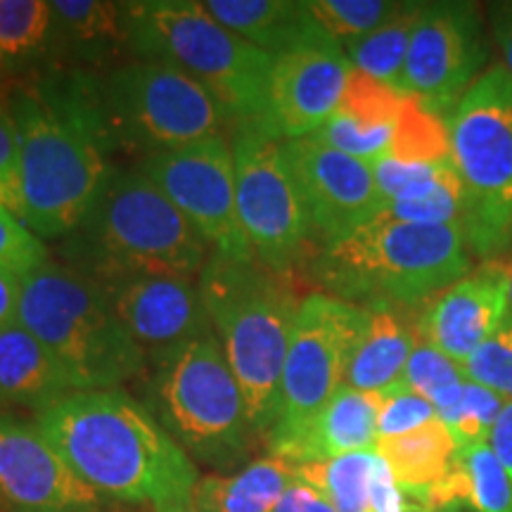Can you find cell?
Returning a JSON list of instances; mask_svg holds the SVG:
<instances>
[{
	"instance_id": "obj_1",
	"label": "cell",
	"mask_w": 512,
	"mask_h": 512,
	"mask_svg": "<svg viewBox=\"0 0 512 512\" xmlns=\"http://www.w3.org/2000/svg\"><path fill=\"white\" fill-rule=\"evenodd\" d=\"M19 128L17 219L38 238H67L114 171L98 76L64 67L12 86Z\"/></svg>"
},
{
	"instance_id": "obj_2",
	"label": "cell",
	"mask_w": 512,
	"mask_h": 512,
	"mask_svg": "<svg viewBox=\"0 0 512 512\" xmlns=\"http://www.w3.org/2000/svg\"><path fill=\"white\" fill-rule=\"evenodd\" d=\"M36 425L95 494L159 505L192 498L200 475L150 408L121 389L72 392Z\"/></svg>"
},
{
	"instance_id": "obj_3",
	"label": "cell",
	"mask_w": 512,
	"mask_h": 512,
	"mask_svg": "<svg viewBox=\"0 0 512 512\" xmlns=\"http://www.w3.org/2000/svg\"><path fill=\"white\" fill-rule=\"evenodd\" d=\"M67 268L93 283L128 275L190 278L207 245L143 171L114 169L81 226L62 242Z\"/></svg>"
},
{
	"instance_id": "obj_4",
	"label": "cell",
	"mask_w": 512,
	"mask_h": 512,
	"mask_svg": "<svg viewBox=\"0 0 512 512\" xmlns=\"http://www.w3.org/2000/svg\"><path fill=\"white\" fill-rule=\"evenodd\" d=\"M197 287L247 401L254 432L268 434L278 420L287 347L302 302L285 275L268 271L256 259L214 254Z\"/></svg>"
},
{
	"instance_id": "obj_5",
	"label": "cell",
	"mask_w": 512,
	"mask_h": 512,
	"mask_svg": "<svg viewBox=\"0 0 512 512\" xmlns=\"http://www.w3.org/2000/svg\"><path fill=\"white\" fill-rule=\"evenodd\" d=\"M470 273L465 233L377 214L323 247L313 278L337 299L366 306H413Z\"/></svg>"
},
{
	"instance_id": "obj_6",
	"label": "cell",
	"mask_w": 512,
	"mask_h": 512,
	"mask_svg": "<svg viewBox=\"0 0 512 512\" xmlns=\"http://www.w3.org/2000/svg\"><path fill=\"white\" fill-rule=\"evenodd\" d=\"M121 19L128 53L192 76L233 124L264 126L273 55L216 22L197 0L121 3Z\"/></svg>"
},
{
	"instance_id": "obj_7",
	"label": "cell",
	"mask_w": 512,
	"mask_h": 512,
	"mask_svg": "<svg viewBox=\"0 0 512 512\" xmlns=\"http://www.w3.org/2000/svg\"><path fill=\"white\" fill-rule=\"evenodd\" d=\"M17 323L60 361L76 392L119 389L145 368V351L100 285L53 259L22 278Z\"/></svg>"
},
{
	"instance_id": "obj_8",
	"label": "cell",
	"mask_w": 512,
	"mask_h": 512,
	"mask_svg": "<svg viewBox=\"0 0 512 512\" xmlns=\"http://www.w3.org/2000/svg\"><path fill=\"white\" fill-rule=\"evenodd\" d=\"M150 361L155 418L178 446L214 467L245 460L256 432L219 337H195Z\"/></svg>"
},
{
	"instance_id": "obj_9",
	"label": "cell",
	"mask_w": 512,
	"mask_h": 512,
	"mask_svg": "<svg viewBox=\"0 0 512 512\" xmlns=\"http://www.w3.org/2000/svg\"><path fill=\"white\" fill-rule=\"evenodd\" d=\"M114 150L157 155L221 136L228 117L202 83L162 62H126L98 76Z\"/></svg>"
},
{
	"instance_id": "obj_10",
	"label": "cell",
	"mask_w": 512,
	"mask_h": 512,
	"mask_svg": "<svg viewBox=\"0 0 512 512\" xmlns=\"http://www.w3.org/2000/svg\"><path fill=\"white\" fill-rule=\"evenodd\" d=\"M451 162L472 202L467 247L482 254L512 240V76L489 67L448 117Z\"/></svg>"
},
{
	"instance_id": "obj_11",
	"label": "cell",
	"mask_w": 512,
	"mask_h": 512,
	"mask_svg": "<svg viewBox=\"0 0 512 512\" xmlns=\"http://www.w3.org/2000/svg\"><path fill=\"white\" fill-rule=\"evenodd\" d=\"M238 219L254 259L273 273H287L304 254L313 228L302 190L287 162L283 140L259 124H235Z\"/></svg>"
},
{
	"instance_id": "obj_12",
	"label": "cell",
	"mask_w": 512,
	"mask_h": 512,
	"mask_svg": "<svg viewBox=\"0 0 512 512\" xmlns=\"http://www.w3.org/2000/svg\"><path fill=\"white\" fill-rule=\"evenodd\" d=\"M366 320V306L330 294H311L304 299L287 347L278 420L273 427L299 425L335 396L344 384Z\"/></svg>"
},
{
	"instance_id": "obj_13",
	"label": "cell",
	"mask_w": 512,
	"mask_h": 512,
	"mask_svg": "<svg viewBox=\"0 0 512 512\" xmlns=\"http://www.w3.org/2000/svg\"><path fill=\"white\" fill-rule=\"evenodd\" d=\"M140 171L169 197L216 256L254 259L240 228L235 159L226 138L211 136L157 152L143 159Z\"/></svg>"
},
{
	"instance_id": "obj_14",
	"label": "cell",
	"mask_w": 512,
	"mask_h": 512,
	"mask_svg": "<svg viewBox=\"0 0 512 512\" xmlns=\"http://www.w3.org/2000/svg\"><path fill=\"white\" fill-rule=\"evenodd\" d=\"M486 50L477 12L467 3L422 5L415 22L399 93L434 114L456 107L477 79Z\"/></svg>"
},
{
	"instance_id": "obj_15",
	"label": "cell",
	"mask_w": 512,
	"mask_h": 512,
	"mask_svg": "<svg viewBox=\"0 0 512 512\" xmlns=\"http://www.w3.org/2000/svg\"><path fill=\"white\" fill-rule=\"evenodd\" d=\"M351 62L323 29L273 55L264 128L278 140L313 136L337 112Z\"/></svg>"
},
{
	"instance_id": "obj_16",
	"label": "cell",
	"mask_w": 512,
	"mask_h": 512,
	"mask_svg": "<svg viewBox=\"0 0 512 512\" xmlns=\"http://www.w3.org/2000/svg\"><path fill=\"white\" fill-rule=\"evenodd\" d=\"M102 503L36 420L0 413V510L100 512Z\"/></svg>"
},
{
	"instance_id": "obj_17",
	"label": "cell",
	"mask_w": 512,
	"mask_h": 512,
	"mask_svg": "<svg viewBox=\"0 0 512 512\" xmlns=\"http://www.w3.org/2000/svg\"><path fill=\"white\" fill-rule=\"evenodd\" d=\"M283 147L313 233L325 245L349 235L384 209L370 164L344 155L316 136L283 140Z\"/></svg>"
},
{
	"instance_id": "obj_18",
	"label": "cell",
	"mask_w": 512,
	"mask_h": 512,
	"mask_svg": "<svg viewBox=\"0 0 512 512\" xmlns=\"http://www.w3.org/2000/svg\"><path fill=\"white\" fill-rule=\"evenodd\" d=\"M133 342L155 358L164 351L211 335L200 287L181 275H128L98 283Z\"/></svg>"
},
{
	"instance_id": "obj_19",
	"label": "cell",
	"mask_w": 512,
	"mask_h": 512,
	"mask_svg": "<svg viewBox=\"0 0 512 512\" xmlns=\"http://www.w3.org/2000/svg\"><path fill=\"white\" fill-rule=\"evenodd\" d=\"M508 311L503 268L489 261L434 294L418 320V332L422 342L463 366L501 328Z\"/></svg>"
},
{
	"instance_id": "obj_20",
	"label": "cell",
	"mask_w": 512,
	"mask_h": 512,
	"mask_svg": "<svg viewBox=\"0 0 512 512\" xmlns=\"http://www.w3.org/2000/svg\"><path fill=\"white\" fill-rule=\"evenodd\" d=\"M380 406V394L358 392L342 384L313 418L299 425L273 427L266 434L268 456L290 465H309L375 451Z\"/></svg>"
},
{
	"instance_id": "obj_21",
	"label": "cell",
	"mask_w": 512,
	"mask_h": 512,
	"mask_svg": "<svg viewBox=\"0 0 512 512\" xmlns=\"http://www.w3.org/2000/svg\"><path fill=\"white\" fill-rule=\"evenodd\" d=\"M76 392L67 370L24 325L0 330V401L36 413Z\"/></svg>"
},
{
	"instance_id": "obj_22",
	"label": "cell",
	"mask_w": 512,
	"mask_h": 512,
	"mask_svg": "<svg viewBox=\"0 0 512 512\" xmlns=\"http://www.w3.org/2000/svg\"><path fill=\"white\" fill-rule=\"evenodd\" d=\"M368 320L351 354L344 384L366 394H389L399 387L420 332L394 306H366Z\"/></svg>"
},
{
	"instance_id": "obj_23",
	"label": "cell",
	"mask_w": 512,
	"mask_h": 512,
	"mask_svg": "<svg viewBox=\"0 0 512 512\" xmlns=\"http://www.w3.org/2000/svg\"><path fill=\"white\" fill-rule=\"evenodd\" d=\"M202 5L216 22L268 55L290 50L320 31L306 3L294 0H207Z\"/></svg>"
},
{
	"instance_id": "obj_24",
	"label": "cell",
	"mask_w": 512,
	"mask_h": 512,
	"mask_svg": "<svg viewBox=\"0 0 512 512\" xmlns=\"http://www.w3.org/2000/svg\"><path fill=\"white\" fill-rule=\"evenodd\" d=\"M377 456L392 467L408 496H420L451 475L460 463V446L439 418L420 430L392 439H377Z\"/></svg>"
},
{
	"instance_id": "obj_25",
	"label": "cell",
	"mask_w": 512,
	"mask_h": 512,
	"mask_svg": "<svg viewBox=\"0 0 512 512\" xmlns=\"http://www.w3.org/2000/svg\"><path fill=\"white\" fill-rule=\"evenodd\" d=\"M297 472L280 458H259L235 475L200 477L192 501L202 512H273Z\"/></svg>"
},
{
	"instance_id": "obj_26",
	"label": "cell",
	"mask_w": 512,
	"mask_h": 512,
	"mask_svg": "<svg viewBox=\"0 0 512 512\" xmlns=\"http://www.w3.org/2000/svg\"><path fill=\"white\" fill-rule=\"evenodd\" d=\"M53 29L48 48L67 50L83 62L110 60L119 48L126 50L121 3L102 0H50Z\"/></svg>"
},
{
	"instance_id": "obj_27",
	"label": "cell",
	"mask_w": 512,
	"mask_h": 512,
	"mask_svg": "<svg viewBox=\"0 0 512 512\" xmlns=\"http://www.w3.org/2000/svg\"><path fill=\"white\" fill-rule=\"evenodd\" d=\"M420 10L422 3H396L380 27L344 48L351 67L399 91L403 64Z\"/></svg>"
},
{
	"instance_id": "obj_28",
	"label": "cell",
	"mask_w": 512,
	"mask_h": 512,
	"mask_svg": "<svg viewBox=\"0 0 512 512\" xmlns=\"http://www.w3.org/2000/svg\"><path fill=\"white\" fill-rule=\"evenodd\" d=\"M380 214L396 221L418 223V226H456L465 233V240L475 221L472 202L453 162L441 171L437 181L406 192L399 200L389 202Z\"/></svg>"
},
{
	"instance_id": "obj_29",
	"label": "cell",
	"mask_w": 512,
	"mask_h": 512,
	"mask_svg": "<svg viewBox=\"0 0 512 512\" xmlns=\"http://www.w3.org/2000/svg\"><path fill=\"white\" fill-rule=\"evenodd\" d=\"M377 451L339 456L325 463L292 465L302 482L318 489L337 512H370V484Z\"/></svg>"
},
{
	"instance_id": "obj_30",
	"label": "cell",
	"mask_w": 512,
	"mask_h": 512,
	"mask_svg": "<svg viewBox=\"0 0 512 512\" xmlns=\"http://www.w3.org/2000/svg\"><path fill=\"white\" fill-rule=\"evenodd\" d=\"M53 5L48 0H0V50L8 69L48 48Z\"/></svg>"
},
{
	"instance_id": "obj_31",
	"label": "cell",
	"mask_w": 512,
	"mask_h": 512,
	"mask_svg": "<svg viewBox=\"0 0 512 512\" xmlns=\"http://www.w3.org/2000/svg\"><path fill=\"white\" fill-rule=\"evenodd\" d=\"M389 157L401 159V162H446L451 159L448 126L439 114L430 112L415 98L403 95Z\"/></svg>"
},
{
	"instance_id": "obj_32",
	"label": "cell",
	"mask_w": 512,
	"mask_h": 512,
	"mask_svg": "<svg viewBox=\"0 0 512 512\" xmlns=\"http://www.w3.org/2000/svg\"><path fill=\"white\" fill-rule=\"evenodd\" d=\"M394 5L387 0H309L306 10L313 22L344 50L349 43L380 27Z\"/></svg>"
},
{
	"instance_id": "obj_33",
	"label": "cell",
	"mask_w": 512,
	"mask_h": 512,
	"mask_svg": "<svg viewBox=\"0 0 512 512\" xmlns=\"http://www.w3.org/2000/svg\"><path fill=\"white\" fill-rule=\"evenodd\" d=\"M401 105L403 93L358 69H351L337 114L363 128H389L399 121Z\"/></svg>"
},
{
	"instance_id": "obj_34",
	"label": "cell",
	"mask_w": 512,
	"mask_h": 512,
	"mask_svg": "<svg viewBox=\"0 0 512 512\" xmlns=\"http://www.w3.org/2000/svg\"><path fill=\"white\" fill-rule=\"evenodd\" d=\"M470 479V508L475 512H512V477L489 441L460 448Z\"/></svg>"
},
{
	"instance_id": "obj_35",
	"label": "cell",
	"mask_w": 512,
	"mask_h": 512,
	"mask_svg": "<svg viewBox=\"0 0 512 512\" xmlns=\"http://www.w3.org/2000/svg\"><path fill=\"white\" fill-rule=\"evenodd\" d=\"M503 406L505 401L491 392V389L472 380H465L458 406L441 422L448 427V432L453 434L460 448L482 444V441H489L491 432H494Z\"/></svg>"
},
{
	"instance_id": "obj_36",
	"label": "cell",
	"mask_w": 512,
	"mask_h": 512,
	"mask_svg": "<svg viewBox=\"0 0 512 512\" xmlns=\"http://www.w3.org/2000/svg\"><path fill=\"white\" fill-rule=\"evenodd\" d=\"M463 380L465 373L460 363L448 358L446 354H441L432 344L418 339V344H415L413 354L406 363V370H403L399 387L392 389V392H413L432 403L439 394H444L446 389L456 387Z\"/></svg>"
},
{
	"instance_id": "obj_37",
	"label": "cell",
	"mask_w": 512,
	"mask_h": 512,
	"mask_svg": "<svg viewBox=\"0 0 512 512\" xmlns=\"http://www.w3.org/2000/svg\"><path fill=\"white\" fill-rule=\"evenodd\" d=\"M467 380L482 384L508 403L512 401V313L494 335L463 363Z\"/></svg>"
},
{
	"instance_id": "obj_38",
	"label": "cell",
	"mask_w": 512,
	"mask_h": 512,
	"mask_svg": "<svg viewBox=\"0 0 512 512\" xmlns=\"http://www.w3.org/2000/svg\"><path fill=\"white\" fill-rule=\"evenodd\" d=\"M48 261L50 254L43 240L8 207H0V271L24 278Z\"/></svg>"
},
{
	"instance_id": "obj_39",
	"label": "cell",
	"mask_w": 512,
	"mask_h": 512,
	"mask_svg": "<svg viewBox=\"0 0 512 512\" xmlns=\"http://www.w3.org/2000/svg\"><path fill=\"white\" fill-rule=\"evenodd\" d=\"M448 164H451V159H446V162H401V159L384 155L370 164V171H373L375 185L380 190L384 207H387L389 202L399 200L406 192L425 188V185L437 181Z\"/></svg>"
},
{
	"instance_id": "obj_40",
	"label": "cell",
	"mask_w": 512,
	"mask_h": 512,
	"mask_svg": "<svg viewBox=\"0 0 512 512\" xmlns=\"http://www.w3.org/2000/svg\"><path fill=\"white\" fill-rule=\"evenodd\" d=\"M432 420H437V411L422 396L413 392L384 394L380 415H377V439L401 437V434L420 430Z\"/></svg>"
},
{
	"instance_id": "obj_41",
	"label": "cell",
	"mask_w": 512,
	"mask_h": 512,
	"mask_svg": "<svg viewBox=\"0 0 512 512\" xmlns=\"http://www.w3.org/2000/svg\"><path fill=\"white\" fill-rule=\"evenodd\" d=\"M19 174V128L12 107L10 88L0 86V185L5 190V207L17 214Z\"/></svg>"
},
{
	"instance_id": "obj_42",
	"label": "cell",
	"mask_w": 512,
	"mask_h": 512,
	"mask_svg": "<svg viewBox=\"0 0 512 512\" xmlns=\"http://www.w3.org/2000/svg\"><path fill=\"white\" fill-rule=\"evenodd\" d=\"M370 512H427L422 505L408 496L396 482L392 467L377 456V465L373 472V484H370Z\"/></svg>"
},
{
	"instance_id": "obj_43",
	"label": "cell",
	"mask_w": 512,
	"mask_h": 512,
	"mask_svg": "<svg viewBox=\"0 0 512 512\" xmlns=\"http://www.w3.org/2000/svg\"><path fill=\"white\" fill-rule=\"evenodd\" d=\"M273 512H337V510L332 508V503L320 494L318 489H313L311 484H306L297 477L290 489L285 491V496L280 498V503L275 505Z\"/></svg>"
},
{
	"instance_id": "obj_44",
	"label": "cell",
	"mask_w": 512,
	"mask_h": 512,
	"mask_svg": "<svg viewBox=\"0 0 512 512\" xmlns=\"http://www.w3.org/2000/svg\"><path fill=\"white\" fill-rule=\"evenodd\" d=\"M489 444L494 448L498 460H501V465L512 477V401L505 403L501 415H498L494 432H491L489 437Z\"/></svg>"
},
{
	"instance_id": "obj_45",
	"label": "cell",
	"mask_w": 512,
	"mask_h": 512,
	"mask_svg": "<svg viewBox=\"0 0 512 512\" xmlns=\"http://www.w3.org/2000/svg\"><path fill=\"white\" fill-rule=\"evenodd\" d=\"M19 287H22V278L8 271H0V330L17 323Z\"/></svg>"
},
{
	"instance_id": "obj_46",
	"label": "cell",
	"mask_w": 512,
	"mask_h": 512,
	"mask_svg": "<svg viewBox=\"0 0 512 512\" xmlns=\"http://www.w3.org/2000/svg\"><path fill=\"white\" fill-rule=\"evenodd\" d=\"M494 34H496L498 48H501L505 72L512 76V5H505V8L498 12Z\"/></svg>"
},
{
	"instance_id": "obj_47",
	"label": "cell",
	"mask_w": 512,
	"mask_h": 512,
	"mask_svg": "<svg viewBox=\"0 0 512 512\" xmlns=\"http://www.w3.org/2000/svg\"><path fill=\"white\" fill-rule=\"evenodd\" d=\"M152 512H202L197 508L192 498H185V501H176V503H166L159 505V508H152Z\"/></svg>"
},
{
	"instance_id": "obj_48",
	"label": "cell",
	"mask_w": 512,
	"mask_h": 512,
	"mask_svg": "<svg viewBox=\"0 0 512 512\" xmlns=\"http://www.w3.org/2000/svg\"><path fill=\"white\" fill-rule=\"evenodd\" d=\"M501 264L503 275H505V290H508V309L512 313V259H494Z\"/></svg>"
},
{
	"instance_id": "obj_49",
	"label": "cell",
	"mask_w": 512,
	"mask_h": 512,
	"mask_svg": "<svg viewBox=\"0 0 512 512\" xmlns=\"http://www.w3.org/2000/svg\"><path fill=\"white\" fill-rule=\"evenodd\" d=\"M10 74V69H8V62H5V57H3V50H0V79H3V76H8Z\"/></svg>"
},
{
	"instance_id": "obj_50",
	"label": "cell",
	"mask_w": 512,
	"mask_h": 512,
	"mask_svg": "<svg viewBox=\"0 0 512 512\" xmlns=\"http://www.w3.org/2000/svg\"><path fill=\"white\" fill-rule=\"evenodd\" d=\"M0 207H5V190H3V185H0Z\"/></svg>"
},
{
	"instance_id": "obj_51",
	"label": "cell",
	"mask_w": 512,
	"mask_h": 512,
	"mask_svg": "<svg viewBox=\"0 0 512 512\" xmlns=\"http://www.w3.org/2000/svg\"><path fill=\"white\" fill-rule=\"evenodd\" d=\"M439 512H460V510H439Z\"/></svg>"
},
{
	"instance_id": "obj_52",
	"label": "cell",
	"mask_w": 512,
	"mask_h": 512,
	"mask_svg": "<svg viewBox=\"0 0 512 512\" xmlns=\"http://www.w3.org/2000/svg\"><path fill=\"white\" fill-rule=\"evenodd\" d=\"M0 406H3V401H0Z\"/></svg>"
}]
</instances>
